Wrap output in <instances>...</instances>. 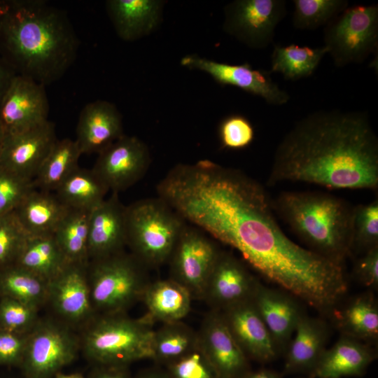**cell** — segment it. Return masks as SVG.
<instances>
[{
	"label": "cell",
	"instance_id": "6da1fadb",
	"mask_svg": "<svg viewBox=\"0 0 378 378\" xmlns=\"http://www.w3.org/2000/svg\"><path fill=\"white\" fill-rule=\"evenodd\" d=\"M156 190L186 222L238 251L266 280L318 311L332 312L346 295L344 265L288 237L265 188L244 173L209 160L178 164Z\"/></svg>",
	"mask_w": 378,
	"mask_h": 378
},
{
	"label": "cell",
	"instance_id": "7a4b0ae2",
	"mask_svg": "<svg viewBox=\"0 0 378 378\" xmlns=\"http://www.w3.org/2000/svg\"><path fill=\"white\" fill-rule=\"evenodd\" d=\"M330 189L378 188V139L367 114L318 111L298 121L279 144L268 183Z\"/></svg>",
	"mask_w": 378,
	"mask_h": 378
},
{
	"label": "cell",
	"instance_id": "3957f363",
	"mask_svg": "<svg viewBox=\"0 0 378 378\" xmlns=\"http://www.w3.org/2000/svg\"><path fill=\"white\" fill-rule=\"evenodd\" d=\"M79 40L64 10L43 0H0V57L47 86L75 62Z\"/></svg>",
	"mask_w": 378,
	"mask_h": 378
},
{
	"label": "cell",
	"instance_id": "277c9868",
	"mask_svg": "<svg viewBox=\"0 0 378 378\" xmlns=\"http://www.w3.org/2000/svg\"><path fill=\"white\" fill-rule=\"evenodd\" d=\"M272 204L308 249L344 265L351 253L353 206L321 191H283Z\"/></svg>",
	"mask_w": 378,
	"mask_h": 378
},
{
	"label": "cell",
	"instance_id": "5b68a950",
	"mask_svg": "<svg viewBox=\"0 0 378 378\" xmlns=\"http://www.w3.org/2000/svg\"><path fill=\"white\" fill-rule=\"evenodd\" d=\"M184 219L164 200L144 199L126 206V245L147 268L169 260Z\"/></svg>",
	"mask_w": 378,
	"mask_h": 378
},
{
	"label": "cell",
	"instance_id": "8992f818",
	"mask_svg": "<svg viewBox=\"0 0 378 378\" xmlns=\"http://www.w3.org/2000/svg\"><path fill=\"white\" fill-rule=\"evenodd\" d=\"M153 322L145 316L133 319L124 313L102 314L88 328L83 349L97 365H127L151 358Z\"/></svg>",
	"mask_w": 378,
	"mask_h": 378
},
{
	"label": "cell",
	"instance_id": "52a82bcc",
	"mask_svg": "<svg viewBox=\"0 0 378 378\" xmlns=\"http://www.w3.org/2000/svg\"><path fill=\"white\" fill-rule=\"evenodd\" d=\"M147 269L123 251L89 260L86 270L94 310L102 314L124 313L141 300L150 282Z\"/></svg>",
	"mask_w": 378,
	"mask_h": 378
},
{
	"label": "cell",
	"instance_id": "ba28073f",
	"mask_svg": "<svg viewBox=\"0 0 378 378\" xmlns=\"http://www.w3.org/2000/svg\"><path fill=\"white\" fill-rule=\"evenodd\" d=\"M323 46L334 64L363 62L378 48V5L347 7L324 28Z\"/></svg>",
	"mask_w": 378,
	"mask_h": 378
},
{
	"label": "cell",
	"instance_id": "9c48e42d",
	"mask_svg": "<svg viewBox=\"0 0 378 378\" xmlns=\"http://www.w3.org/2000/svg\"><path fill=\"white\" fill-rule=\"evenodd\" d=\"M78 342L64 326L38 322L28 335L20 366L25 378H53L76 358Z\"/></svg>",
	"mask_w": 378,
	"mask_h": 378
},
{
	"label": "cell",
	"instance_id": "30bf717a",
	"mask_svg": "<svg viewBox=\"0 0 378 378\" xmlns=\"http://www.w3.org/2000/svg\"><path fill=\"white\" fill-rule=\"evenodd\" d=\"M286 14L285 0H235L224 8L223 30L251 49H265Z\"/></svg>",
	"mask_w": 378,
	"mask_h": 378
},
{
	"label": "cell",
	"instance_id": "8fae6325",
	"mask_svg": "<svg viewBox=\"0 0 378 378\" xmlns=\"http://www.w3.org/2000/svg\"><path fill=\"white\" fill-rule=\"evenodd\" d=\"M220 252L216 244L200 230L186 225L168 260L170 279L185 287L192 298H202Z\"/></svg>",
	"mask_w": 378,
	"mask_h": 378
},
{
	"label": "cell",
	"instance_id": "7c38bea8",
	"mask_svg": "<svg viewBox=\"0 0 378 378\" xmlns=\"http://www.w3.org/2000/svg\"><path fill=\"white\" fill-rule=\"evenodd\" d=\"M98 154L92 170L112 192L118 193L136 183L150 162L146 145L125 134Z\"/></svg>",
	"mask_w": 378,
	"mask_h": 378
},
{
	"label": "cell",
	"instance_id": "4fadbf2b",
	"mask_svg": "<svg viewBox=\"0 0 378 378\" xmlns=\"http://www.w3.org/2000/svg\"><path fill=\"white\" fill-rule=\"evenodd\" d=\"M181 64L208 74L221 85H232L260 97L270 105H285L290 99L289 94L273 80L270 71L253 69L246 62L230 64L188 55L181 59Z\"/></svg>",
	"mask_w": 378,
	"mask_h": 378
},
{
	"label": "cell",
	"instance_id": "5bb4252c",
	"mask_svg": "<svg viewBox=\"0 0 378 378\" xmlns=\"http://www.w3.org/2000/svg\"><path fill=\"white\" fill-rule=\"evenodd\" d=\"M43 85L15 75L0 105V123L6 135L20 133L48 121L49 103Z\"/></svg>",
	"mask_w": 378,
	"mask_h": 378
},
{
	"label": "cell",
	"instance_id": "9a60e30c",
	"mask_svg": "<svg viewBox=\"0 0 378 378\" xmlns=\"http://www.w3.org/2000/svg\"><path fill=\"white\" fill-rule=\"evenodd\" d=\"M197 332L198 344L219 378H241L251 370L248 357L219 311L208 312Z\"/></svg>",
	"mask_w": 378,
	"mask_h": 378
},
{
	"label": "cell",
	"instance_id": "2e32d148",
	"mask_svg": "<svg viewBox=\"0 0 378 378\" xmlns=\"http://www.w3.org/2000/svg\"><path fill=\"white\" fill-rule=\"evenodd\" d=\"M259 281L234 255L220 251L206 284L202 299L222 312L251 300Z\"/></svg>",
	"mask_w": 378,
	"mask_h": 378
},
{
	"label": "cell",
	"instance_id": "e0dca14e",
	"mask_svg": "<svg viewBox=\"0 0 378 378\" xmlns=\"http://www.w3.org/2000/svg\"><path fill=\"white\" fill-rule=\"evenodd\" d=\"M57 140L55 125L49 120L28 130L6 135L0 166L33 180Z\"/></svg>",
	"mask_w": 378,
	"mask_h": 378
},
{
	"label": "cell",
	"instance_id": "ac0fdd59",
	"mask_svg": "<svg viewBox=\"0 0 378 378\" xmlns=\"http://www.w3.org/2000/svg\"><path fill=\"white\" fill-rule=\"evenodd\" d=\"M220 312L248 359L266 363L279 356L280 353L252 299Z\"/></svg>",
	"mask_w": 378,
	"mask_h": 378
},
{
	"label": "cell",
	"instance_id": "d6986e66",
	"mask_svg": "<svg viewBox=\"0 0 378 378\" xmlns=\"http://www.w3.org/2000/svg\"><path fill=\"white\" fill-rule=\"evenodd\" d=\"M87 265L68 263L48 282V300L57 313L70 323L84 321L94 311Z\"/></svg>",
	"mask_w": 378,
	"mask_h": 378
},
{
	"label": "cell",
	"instance_id": "ffe728a7",
	"mask_svg": "<svg viewBox=\"0 0 378 378\" xmlns=\"http://www.w3.org/2000/svg\"><path fill=\"white\" fill-rule=\"evenodd\" d=\"M126 245V206L117 192L101 202L90 214L88 228L89 260L123 251Z\"/></svg>",
	"mask_w": 378,
	"mask_h": 378
},
{
	"label": "cell",
	"instance_id": "44dd1931",
	"mask_svg": "<svg viewBox=\"0 0 378 378\" xmlns=\"http://www.w3.org/2000/svg\"><path fill=\"white\" fill-rule=\"evenodd\" d=\"M252 301L279 351L284 353L302 312L297 298L258 283Z\"/></svg>",
	"mask_w": 378,
	"mask_h": 378
},
{
	"label": "cell",
	"instance_id": "7402d4cb",
	"mask_svg": "<svg viewBox=\"0 0 378 378\" xmlns=\"http://www.w3.org/2000/svg\"><path fill=\"white\" fill-rule=\"evenodd\" d=\"M123 135L121 115L112 103L97 100L81 110L75 141L82 155L99 153Z\"/></svg>",
	"mask_w": 378,
	"mask_h": 378
},
{
	"label": "cell",
	"instance_id": "603a6c76",
	"mask_svg": "<svg viewBox=\"0 0 378 378\" xmlns=\"http://www.w3.org/2000/svg\"><path fill=\"white\" fill-rule=\"evenodd\" d=\"M328 337L323 320L304 314L284 351V372L309 374L326 349Z\"/></svg>",
	"mask_w": 378,
	"mask_h": 378
},
{
	"label": "cell",
	"instance_id": "cb8c5ba5",
	"mask_svg": "<svg viewBox=\"0 0 378 378\" xmlns=\"http://www.w3.org/2000/svg\"><path fill=\"white\" fill-rule=\"evenodd\" d=\"M375 357L374 351L364 342L342 335L332 347L325 350L309 377H360Z\"/></svg>",
	"mask_w": 378,
	"mask_h": 378
},
{
	"label": "cell",
	"instance_id": "d4e9b609",
	"mask_svg": "<svg viewBox=\"0 0 378 378\" xmlns=\"http://www.w3.org/2000/svg\"><path fill=\"white\" fill-rule=\"evenodd\" d=\"M163 1L157 0H109L108 15L117 34L132 41L149 34L161 20Z\"/></svg>",
	"mask_w": 378,
	"mask_h": 378
},
{
	"label": "cell",
	"instance_id": "484cf974",
	"mask_svg": "<svg viewBox=\"0 0 378 378\" xmlns=\"http://www.w3.org/2000/svg\"><path fill=\"white\" fill-rule=\"evenodd\" d=\"M69 208L55 192L34 188L13 212L29 236L53 234Z\"/></svg>",
	"mask_w": 378,
	"mask_h": 378
},
{
	"label": "cell",
	"instance_id": "4316f807",
	"mask_svg": "<svg viewBox=\"0 0 378 378\" xmlns=\"http://www.w3.org/2000/svg\"><path fill=\"white\" fill-rule=\"evenodd\" d=\"M192 298L185 287L169 279L150 282L141 300L146 307L148 319L166 323L181 321L190 309Z\"/></svg>",
	"mask_w": 378,
	"mask_h": 378
},
{
	"label": "cell",
	"instance_id": "83f0119b",
	"mask_svg": "<svg viewBox=\"0 0 378 378\" xmlns=\"http://www.w3.org/2000/svg\"><path fill=\"white\" fill-rule=\"evenodd\" d=\"M335 312V324L343 336L361 342H375L378 337V304L372 293L351 298Z\"/></svg>",
	"mask_w": 378,
	"mask_h": 378
},
{
	"label": "cell",
	"instance_id": "f1b7e54d",
	"mask_svg": "<svg viewBox=\"0 0 378 378\" xmlns=\"http://www.w3.org/2000/svg\"><path fill=\"white\" fill-rule=\"evenodd\" d=\"M68 264L53 234L29 236L14 265L49 281Z\"/></svg>",
	"mask_w": 378,
	"mask_h": 378
},
{
	"label": "cell",
	"instance_id": "f546056e",
	"mask_svg": "<svg viewBox=\"0 0 378 378\" xmlns=\"http://www.w3.org/2000/svg\"><path fill=\"white\" fill-rule=\"evenodd\" d=\"M108 189L92 169L76 167L55 193L68 208L92 211L104 199Z\"/></svg>",
	"mask_w": 378,
	"mask_h": 378
},
{
	"label": "cell",
	"instance_id": "4dcf8cb0",
	"mask_svg": "<svg viewBox=\"0 0 378 378\" xmlns=\"http://www.w3.org/2000/svg\"><path fill=\"white\" fill-rule=\"evenodd\" d=\"M92 211L69 208L53 236L68 263L87 265L88 228Z\"/></svg>",
	"mask_w": 378,
	"mask_h": 378
},
{
	"label": "cell",
	"instance_id": "1f68e13d",
	"mask_svg": "<svg viewBox=\"0 0 378 378\" xmlns=\"http://www.w3.org/2000/svg\"><path fill=\"white\" fill-rule=\"evenodd\" d=\"M81 155L75 140L57 139L33 179L35 188L55 192L67 176L78 167Z\"/></svg>",
	"mask_w": 378,
	"mask_h": 378
},
{
	"label": "cell",
	"instance_id": "d6a6232c",
	"mask_svg": "<svg viewBox=\"0 0 378 378\" xmlns=\"http://www.w3.org/2000/svg\"><path fill=\"white\" fill-rule=\"evenodd\" d=\"M323 46L316 48L296 44L275 46L271 55V73H279L286 80H296L314 74L325 55Z\"/></svg>",
	"mask_w": 378,
	"mask_h": 378
},
{
	"label": "cell",
	"instance_id": "836d02e7",
	"mask_svg": "<svg viewBox=\"0 0 378 378\" xmlns=\"http://www.w3.org/2000/svg\"><path fill=\"white\" fill-rule=\"evenodd\" d=\"M197 344V332L181 321L163 323L153 331L151 359L165 366Z\"/></svg>",
	"mask_w": 378,
	"mask_h": 378
},
{
	"label": "cell",
	"instance_id": "e575fe53",
	"mask_svg": "<svg viewBox=\"0 0 378 378\" xmlns=\"http://www.w3.org/2000/svg\"><path fill=\"white\" fill-rule=\"evenodd\" d=\"M48 281L13 265L0 270V294L38 308L48 300Z\"/></svg>",
	"mask_w": 378,
	"mask_h": 378
},
{
	"label": "cell",
	"instance_id": "d590c367",
	"mask_svg": "<svg viewBox=\"0 0 378 378\" xmlns=\"http://www.w3.org/2000/svg\"><path fill=\"white\" fill-rule=\"evenodd\" d=\"M292 23L301 30L326 26L349 6L346 0H293Z\"/></svg>",
	"mask_w": 378,
	"mask_h": 378
},
{
	"label": "cell",
	"instance_id": "8d00e7d4",
	"mask_svg": "<svg viewBox=\"0 0 378 378\" xmlns=\"http://www.w3.org/2000/svg\"><path fill=\"white\" fill-rule=\"evenodd\" d=\"M378 246V200L354 206L351 251L363 253Z\"/></svg>",
	"mask_w": 378,
	"mask_h": 378
},
{
	"label": "cell",
	"instance_id": "74e56055",
	"mask_svg": "<svg viewBox=\"0 0 378 378\" xmlns=\"http://www.w3.org/2000/svg\"><path fill=\"white\" fill-rule=\"evenodd\" d=\"M37 309L19 300L1 296L0 299V328L27 334L37 324Z\"/></svg>",
	"mask_w": 378,
	"mask_h": 378
},
{
	"label": "cell",
	"instance_id": "f35d334b",
	"mask_svg": "<svg viewBox=\"0 0 378 378\" xmlns=\"http://www.w3.org/2000/svg\"><path fill=\"white\" fill-rule=\"evenodd\" d=\"M28 237L13 211L0 216V270L15 263Z\"/></svg>",
	"mask_w": 378,
	"mask_h": 378
},
{
	"label": "cell",
	"instance_id": "ab89813d",
	"mask_svg": "<svg viewBox=\"0 0 378 378\" xmlns=\"http://www.w3.org/2000/svg\"><path fill=\"white\" fill-rule=\"evenodd\" d=\"M165 368L170 378H219L199 344Z\"/></svg>",
	"mask_w": 378,
	"mask_h": 378
},
{
	"label": "cell",
	"instance_id": "60d3db41",
	"mask_svg": "<svg viewBox=\"0 0 378 378\" xmlns=\"http://www.w3.org/2000/svg\"><path fill=\"white\" fill-rule=\"evenodd\" d=\"M34 188L33 180L0 166V216L13 211Z\"/></svg>",
	"mask_w": 378,
	"mask_h": 378
},
{
	"label": "cell",
	"instance_id": "b9f144b4",
	"mask_svg": "<svg viewBox=\"0 0 378 378\" xmlns=\"http://www.w3.org/2000/svg\"><path fill=\"white\" fill-rule=\"evenodd\" d=\"M219 136L224 148L241 149L252 143L254 139V130L247 118L234 114L227 116L221 122Z\"/></svg>",
	"mask_w": 378,
	"mask_h": 378
},
{
	"label": "cell",
	"instance_id": "7bdbcfd3",
	"mask_svg": "<svg viewBox=\"0 0 378 378\" xmlns=\"http://www.w3.org/2000/svg\"><path fill=\"white\" fill-rule=\"evenodd\" d=\"M28 335L0 328V365H20Z\"/></svg>",
	"mask_w": 378,
	"mask_h": 378
},
{
	"label": "cell",
	"instance_id": "ee69618b",
	"mask_svg": "<svg viewBox=\"0 0 378 378\" xmlns=\"http://www.w3.org/2000/svg\"><path fill=\"white\" fill-rule=\"evenodd\" d=\"M354 275L364 286L377 288L378 246L362 253L354 265Z\"/></svg>",
	"mask_w": 378,
	"mask_h": 378
},
{
	"label": "cell",
	"instance_id": "f6af8a7d",
	"mask_svg": "<svg viewBox=\"0 0 378 378\" xmlns=\"http://www.w3.org/2000/svg\"><path fill=\"white\" fill-rule=\"evenodd\" d=\"M90 378H132L127 365H98Z\"/></svg>",
	"mask_w": 378,
	"mask_h": 378
},
{
	"label": "cell",
	"instance_id": "bcb514c9",
	"mask_svg": "<svg viewBox=\"0 0 378 378\" xmlns=\"http://www.w3.org/2000/svg\"><path fill=\"white\" fill-rule=\"evenodd\" d=\"M15 75L13 70L0 57V105Z\"/></svg>",
	"mask_w": 378,
	"mask_h": 378
},
{
	"label": "cell",
	"instance_id": "7dc6e473",
	"mask_svg": "<svg viewBox=\"0 0 378 378\" xmlns=\"http://www.w3.org/2000/svg\"><path fill=\"white\" fill-rule=\"evenodd\" d=\"M241 378H281V377L274 370L262 368L255 371L250 370Z\"/></svg>",
	"mask_w": 378,
	"mask_h": 378
},
{
	"label": "cell",
	"instance_id": "c3c4849f",
	"mask_svg": "<svg viewBox=\"0 0 378 378\" xmlns=\"http://www.w3.org/2000/svg\"><path fill=\"white\" fill-rule=\"evenodd\" d=\"M135 378H170L165 370L151 368L141 372Z\"/></svg>",
	"mask_w": 378,
	"mask_h": 378
},
{
	"label": "cell",
	"instance_id": "681fc988",
	"mask_svg": "<svg viewBox=\"0 0 378 378\" xmlns=\"http://www.w3.org/2000/svg\"><path fill=\"white\" fill-rule=\"evenodd\" d=\"M53 378H85L79 374H64L62 372L57 373Z\"/></svg>",
	"mask_w": 378,
	"mask_h": 378
},
{
	"label": "cell",
	"instance_id": "f907efd6",
	"mask_svg": "<svg viewBox=\"0 0 378 378\" xmlns=\"http://www.w3.org/2000/svg\"><path fill=\"white\" fill-rule=\"evenodd\" d=\"M6 134L4 132V130L0 123V154L2 150V147L4 145V139H5Z\"/></svg>",
	"mask_w": 378,
	"mask_h": 378
},
{
	"label": "cell",
	"instance_id": "816d5d0a",
	"mask_svg": "<svg viewBox=\"0 0 378 378\" xmlns=\"http://www.w3.org/2000/svg\"><path fill=\"white\" fill-rule=\"evenodd\" d=\"M308 378H311V377H308Z\"/></svg>",
	"mask_w": 378,
	"mask_h": 378
}]
</instances>
